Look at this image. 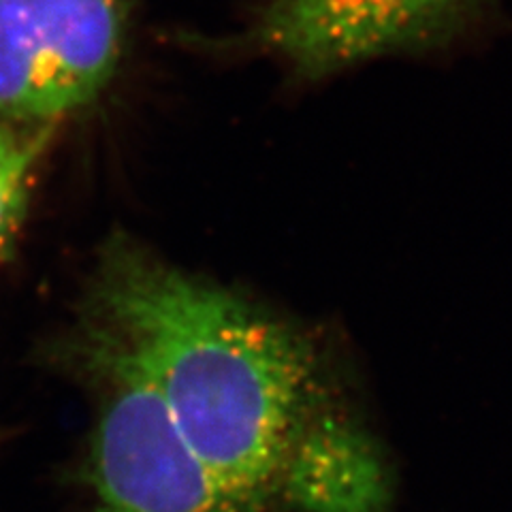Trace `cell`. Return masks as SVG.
Returning <instances> with one entry per match:
<instances>
[{
    "label": "cell",
    "instance_id": "6da1fadb",
    "mask_svg": "<svg viewBox=\"0 0 512 512\" xmlns=\"http://www.w3.org/2000/svg\"><path fill=\"white\" fill-rule=\"evenodd\" d=\"M84 333L143 372L231 512H286L295 444L323 404L316 357L297 331L133 239H109Z\"/></svg>",
    "mask_w": 512,
    "mask_h": 512
},
{
    "label": "cell",
    "instance_id": "7a4b0ae2",
    "mask_svg": "<svg viewBox=\"0 0 512 512\" xmlns=\"http://www.w3.org/2000/svg\"><path fill=\"white\" fill-rule=\"evenodd\" d=\"M82 355L103 389L86 468V512H231L218 480L139 367L86 333Z\"/></svg>",
    "mask_w": 512,
    "mask_h": 512
},
{
    "label": "cell",
    "instance_id": "3957f363",
    "mask_svg": "<svg viewBox=\"0 0 512 512\" xmlns=\"http://www.w3.org/2000/svg\"><path fill=\"white\" fill-rule=\"evenodd\" d=\"M493 11L495 0H261L242 41L314 84L376 58L448 50Z\"/></svg>",
    "mask_w": 512,
    "mask_h": 512
},
{
    "label": "cell",
    "instance_id": "277c9868",
    "mask_svg": "<svg viewBox=\"0 0 512 512\" xmlns=\"http://www.w3.org/2000/svg\"><path fill=\"white\" fill-rule=\"evenodd\" d=\"M126 0H0V118L43 124L90 105L124 52Z\"/></svg>",
    "mask_w": 512,
    "mask_h": 512
},
{
    "label": "cell",
    "instance_id": "5b68a950",
    "mask_svg": "<svg viewBox=\"0 0 512 512\" xmlns=\"http://www.w3.org/2000/svg\"><path fill=\"white\" fill-rule=\"evenodd\" d=\"M384 498L387 472L372 438L320 404L288 463L286 512H376Z\"/></svg>",
    "mask_w": 512,
    "mask_h": 512
},
{
    "label": "cell",
    "instance_id": "8992f818",
    "mask_svg": "<svg viewBox=\"0 0 512 512\" xmlns=\"http://www.w3.org/2000/svg\"><path fill=\"white\" fill-rule=\"evenodd\" d=\"M45 139L47 128L22 135L11 122H0V267L22 227L32 165L39 158Z\"/></svg>",
    "mask_w": 512,
    "mask_h": 512
}]
</instances>
